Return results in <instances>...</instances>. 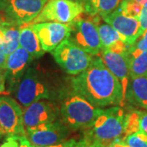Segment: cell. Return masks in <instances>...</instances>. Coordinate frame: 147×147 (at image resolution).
Returning a JSON list of instances; mask_svg holds the SVG:
<instances>
[{"label": "cell", "instance_id": "obj_22", "mask_svg": "<svg viewBox=\"0 0 147 147\" xmlns=\"http://www.w3.org/2000/svg\"><path fill=\"white\" fill-rule=\"evenodd\" d=\"M143 5L132 0H122L119 8L127 16L139 19Z\"/></svg>", "mask_w": 147, "mask_h": 147}, {"label": "cell", "instance_id": "obj_4", "mask_svg": "<svg viewBox=\"0 0 147 147\" xmlns=\"http://www.w3.org/2000/svg\"><path fill=\"white\" fill-rule=\"evenodd\" d=\"M14 94L24 107L38 100H52L56 96L55 90L45 76L38 69L31 66L24 74Z\"/></svg>", "mask_w": 147, "mask_h": 147}, {"label": "cell", "instance_id": "obj_35", "mask_svg": "<svg viewBox=\"0 0 147 147\" xmlns=\"http://www.w3.org/2000/svg\"><path fill=\"white\" fill-rule=\"evenodd\" d=\"M7 7V0H0V11H5Z\"/></svg>", "mask_w": 147, "mask_h": 147}, {"label": "cell", "instance_id": "obj_24", "mask_svg": "<svg viewBox=\"0 0 147 147\" xmlns=\"http://www.w3.org/2000/svg\"><path fill=\"white\" fill-rule=\"evenodd\" d=\"M138 20H139V23H140L139 35L141 37L147 30V3H146L142 7V11H141V14H140Z\"/></svg>", "mask_w": 147, "mask_h": 147}, {"label": "cell", "instance_id": "obj_8", "mask_svg": "<svg viewBox=\"0 0 147 147\" xmlns=\"http://www.w3.org/2000/svg\"><path fill=\"white\" fill-rule=\"evenodd\" d=\"M0 127L8 137L26 136L23 111L17 101L8 96H0Z\"/></svg>", "mask_w": 147, "mask_h": 147}, {"label": "cell", "instance_id": "obj_15", "mask_svg": "<svg viewBox=\"0 0 147 147\" xmlns=\"http://www.w3.org/2000/svg\"><path fill=\"white\" fill-rule=\"evenodd\" d=\"M100 53V58L102 59L106 67L120 82L123 91V96L125 99L127 88L130 79L129 65L127 52L115 53L108 50H101Z\"/></svg>", "mask_w": 147, "mask_h": 147}, {"label": "cell", "instance_id": "obj_38", "mask_svg": "<svg viewBox=\"0 0 147 147\" xmlns=\"http://www.w3.org/2000/svg\"><path fill=\"white\" fill-rule=\"evenodd\" d=\"M3 134H4V132H3V129H2V128H1V127H0V137H1Z\"/></svg>", "mask_w": 147, "mask_h": 147}, {"label": "cell", "instance_id": "obj_36", "mask_svg": "<svg viewBox=\"0 0 147 147\" xmlns=\"http://www.w3.org/2000/svg\"><path fill=\"white\" fill-rule=\"evenodd\" d=\"M132 1L136 2L137 3H140V4H142V5H144L146 3H147V0H132Z\"/></svg>", "mask_w": 147, "mask_h": 147}, {"label": "cell", "instance_id": "obj_5", "mask_svg": "<svg viewBox=\"0 0 147 147\" xmlns=\"http://www.w3.org/2000/svg\"><path fill=\"white\" fill-rule=\"evenodd\" d=\"M93 17L92 21L79 16L69 23L71 30L68 39L84 52L96 56L100 53L102 47L96 24L98 16Z\"/></svg>", "mask_w": 147, "mask_h": 147}, {"label": "cell", "instance_id": "obj_20", "mask_svg": "<svg viewBox=\"0 0 147 147\" xmlns=\"http://www.w3.org/2000/svg\"><path fill=\"white\" fill-rule=\"evenodd\" d=\"M127 54L130 78L147 77V51H139L129 46Z\"/></svg>", "mask_w": 147, "mask_h": 147}, {"label": "cell", "instance_id": "obj_23", "mask_svg": "<svg viewBox=\"0 0 147 147\" xmlns=\"http://www.w3.org/2000/svg\"><path fill=\"white\" fill-rule=\"evenodd\" d=\"M123 141L128 147H147V133L138 131L127 136Z\"/></svg>", "mask_w": 147, "mask_h": 147}, {"label": "cell", "instance_id": "obj_21", "mask_svg": "<svg viewBox=\"0 0 147 147\" xmlns=\"http://www.w3.org/2000/svg\"><path fill=\"white\" fill-rule=\"evenodd\" d=\"M120 0H86L84 9L92 16L105 17L119 7Z\"/></svg>", "mask_w": 147, "mask_h": 147}, {"label": "cell", "instance_id": "obj_11", "mask_svg": "<svg viewBox=\"0 0 147 147\" xmlns=\"http://www.w3.org/2000/svg\"><path fill=\"white\" fill-rule=\"evenodd\" d=\"M68 129L62 121L56 120L29 130L26 135L34 146H47L65 142L69 136Z\"/></svg>", "mask_w": 147, "mask_h": 147}, {"label": "cell", "instance_id": "obj_16", "mask_svg": "<svg viewBox=\"0 0 147 147\" xmlns=\"http://www.w3.org/2000/svg\"><path fill=\"white\" fill-rule=\"evenodd\" d=\"M98 32L101 42V50H108L115 53H125L129 45L113 27L108 24L98 26Z\"/></svg>", "mask_w": 147, "mask_h": 147}, {"label": "cell", "instance_id": "obj_12", "mask_svg": "<svg viewBox=\"0 0 147 147\" xmlns=\"http://www.w3.org/2000/svg\"><path fill=\"white\" fill-rule=\"evenodd\" d=\"M58 114L57 105L52 100L46 99L35 101L25 107L23 121L26 132L39 125L57 120Z\"/></svg>", "mask_w": 147, "mask_h": 147}, {"label": "cell", "instance_id": "obj_19", "mask_svg": "<svg viewBox=\"0 0 147 147\" xmlns=\"http://www.w3.org/2000/svg\"><path fill=\"white\" fill-rule=\"evenodd\" d=\"M0 30L3 34L4 51L6 55L8 57L11 53L16 51L20 47L21 26L13 21L1 20Z\"/></svg>", "mask_w": 147, "mask_h": 147}, {"label": "cell", "instance_id": "obj_27", "mask_svg": "<svg viewBox=\"0 0 147 147\" xmlns=\"http://www.w3.org/2000/svg\"><path fill=\"white\" fill-rule=\"evenodd\" d=\"M138 127L139 131L147 133V111L138 110Z\"/></svg>", "mask_w": 147, "mask_h": 147}, {"label": "cell", "instance_id": "obj_31", "mask_svg": "<svg viewBox=\"0 0 147 147\" xmlns=\"http://www.w3.org/2000/svg\"><path fill=\"white\" fill-rule=\"evenodd\" d=\"M106 147H128V146L123 139L119 138V139H117L115 141L111 142Z\"/></svg>", "mask_w": 147, "mask_h": 147}, {"label": "cell", "instance_id": "obj_29", "mask_svg": "<svg viewBox=\"0 0 147 147\" xmlns=\"http://www.w3.org/2000/svg\"><path fill=\"white\" fill-rule=\"evenodd\" d=\"M20 143L18 137H8L6 141L0 147H19Z\"/></svg>", "mask_w": 147, "mask_h": 147}, {"label": "cell", "instance_id": "obj_7", "mask_svg": "<svg viewBox=\"0 0 147 147\" xmlns=\"http://www.w3.org/2000/svg\"><path fill=\"white\" fill-rule=\"evenodd\" d=\"M84 11V6L73 0H49L32 22L36 24L52 21L69 24Z\"/></svg>", "mask_w": 147, "mask_h": 147}, {"label": "cell", "instance_id": "obj_18", "mask_svg": "<svg viewBox=\"0 0 147 147\" xmlns=\"http://www.w3.org/2000/svg\"><path fill=\"white\" fill-rule=\"evenodd\" d=\"M20 47L27 51L34 59L41 57L45 53L32 25L21 26Z\"/></svg>", "mask_w": 147, "mask_h": 147}, {"label": "cell", "instance_id": "obj_13", "mask_svg": "<svg viewBox=\"0 0 147 147\" xmlns=\"http://www.w3.org/2000/svg\"><path fill=\"white\" fill-rule=\"evenodd\" d=\"M49 0H7L5 13L19 26L32 22L40 14Z\"/></svg>", "mask_w": 147, "mask_h": 147}, {"label": "cell", "instance_id": "obj_34", "mask_svg": "<svg viewBox=\"0 0 147 147\" xmlns=\"http://www.w3.org/2000/svg\"><path fill=\"white\" fill-rule=\"evenodd\" d=\"M88 145V142L85 140V138H83L82 140H80L79 142H77L76 145L74 147H86Z\"/></svg>", "mask_w": 147, "mask_h": 147}, {"label": "cell", "instance_id": "obj_33", "mask_svg": "<svg viewBox=\"0 0 147 147\" xmlns=\"http://www.w3.org/2000/svg\"><path fill=\"white\" fill-rule=\"evenodd\" d=\"M86 140V139H85ZM86 147H105L102 143L97 142V141H94V142H88V145Z\"/></svg>", "mask_w": 147, "mask_h": 147}, {"label": "cell", "instance_id": "obj_3", "mask_svg": "<svg viewBox=\"0 0 147 147\" xmlns=\"http://www.w3.org/2000/svg\"><path fill=\"white\" fill-rule=\"evenodd\" d=\"M103 110L92 105L78 94L65 99L60 109L61 121L70 129H88L93 125Z\"/></svg>", "mask_w": 147, "mask_h": 147}, {"label": "cell", "instance_id": "obj_10", "mask_svg": "<svg viewBox=\"0 0 147 147\" xmlns=\"http://www.w3.org/2000/svg\"><path fill=\"white\" fill-rule=\"evenodd\" d=\"M31 25L45 53H52L61 42L68 39L71 30L69 24L59 22L49 21Z\"/></svg>", "mask_w": 147, "mask_h": 147}, {"label": "cell", "instance_id": "obj_9", "mask_svg": "<svg viewBox=\"0 0 147 147\" xmlns=\"http://www.w3.org/2000/svg\"><path fill=\"white\" fill-rule=\"evenodd\" d=\"M34 58L19 47L7 57L5 71L7 94L15 93L18 85Z\"/></svg>", "mask_w": 147, "mask_h": 147}, {"label": "cell", "instance_id": "obj_32", "mask_svg": "<svg viewBox=\"0 0 147 147\" xmlns=\"http://www.w3.org/2000/svg\"><path fill=\"white\" fill-rule=\"evenodd\" d=\"M18 140H19V143H20V146L19 147H33L31 143L29 141V139L27 138L26 136L18 137Z\"/></svg>", "mask_w": 147, "mask_h": 147}, {"label": "cell", "instance_id": "obj_30", "mask_svg": "<svg viewBox=\"0 0 147 147\" xmlns=\"http://www.w3.org/2000/svg\"><path fill=\"white\" fill-rule=\"evenodd\" d=\"M7 93L6 92V81L5 71L0 69V94Z\"/></svg>", "mask_w": 147, "mask_h": 147}, {"label": "cell", "instance_id": "obj_37", "mask_svg": "<svg viewBox=\"0 0 147 147\" xmlns=\"http://www.w3.org/2000/svg\"><path fill=\"white\" fill-rule=\"evenodd\" d=\"M73 1H75V2H77V3H79L83 4L84 6V4H85V3H86V0H73Z\"/></svg>", "mask_w": 147, "mask_h": 147}, {"label": "cell", "instance_id": "obj_26", "mask_svg": "<svg viewBox=\"0 0 147 147\" xmlns=\"http://www.w3.org/2000/svg\"><path fill=\"white\" fill-rule=\"evenodd\" d=\"M131 48L139 51H147V30L142 35V38L131 45Z\"/></svg>", "mask_w": 147, "mask_h": 147}, {"label": "cell", "instance_id": "obj_2", "mask_svg": "<svg viewBox=\"0 0 147 147\" xmlns=\"http://www.w3.org/2000/svg\"><path fill=\"white\" fill-rule=\"evenodd\" d=\"M125 128V113L119 106L103 110L93 125L88 128L84 138L88 142H97L105 147L117 139H123Z\"/></svg>", "mask_w": 147, "mask_h": 147}, {"label": "cell", "instance_id": "obj_17", "mask_svg": "<svg viewBox=\"0 0 147 147\" xmlns=\"http://www.w3.org/2000/svg\"><path fill=\"white\" fill-rule=\"evenodd\" d=\"M125 98L131 104L147 110V77L130 78Z\"/></svg>", "mask_w": 147, "mask_h": 147}, {"label": "cell", "instance_id": "obj_39", "mask_svg": "<svg viewBox=\"0 0 147 147\" xmlns=\"http://www.w3.org/2000/svg\"><path fill=\"white\" fill-rule=\"evenodd\" d=\"M1 20H3V19H1V18H0V21H1Z\"/></svg>", "mask_w": 147, "mask_h": 147}, {"label": "cell", "instance_id": "obj_14", "mask_svg": "<svg viewBox=\"0 0 147 147\" xmlns=\"http://www.w3.org/2000/svg\"><path fill=\"white\" fill-rule=\"evenodd\" d=\"M102 19L120 34L127 45L134 44L139 38V20L124 14L119 7Z\"/></svg>", "mask_w": 147, "mask_h": 147}, {"label": "cell", "instance_id": "obj_25", "mask_svg": "<svg viewBox=\"0 0 147 147\" xmlns=\"http://www.w3.org/2000/svg\"><path fill=\"white\" fill-rule=\"evenodd\" d=\"M7 61V56L6 55L5 51H4L3 34L0 30V69L3 71H6Z\"/></svg>", "mask_w": 147, "mask_h": 147}, {"label": "cell", "instance_id": "obj_6", "mask_svg": "<svg viewBox=\"0 0 147 147\" xmlns=\"http://www.w3.org/2000/svg\"><path fill=\"white\" fill-rule=\"evenodd\" d=\"M53 58L65 73L70 75H78L88 68L93 57L84 52L77 45L65 40L53 52Z\"/></svg>", "mask_w": 147, "mask_h": 147}, {"label": "cell", "instance_id": "obj_28", "mask_svg": "<svg viewBox=\"0 0 147 147\" xmlns=\"http://www.w3.org/2000/svg\"><path fill=\"white\" fill-rule=\"evenodd\" d=\"M76 143L77 142L75 140L71 139V140L65 141V142L58 143L56 145H53V146H34V145H32V146L33 147H74Z\"/></svg>", "mask_w": 147, "mask_h": 147}, {"label": "cell", "instance_id": "obj_1", "mask_svg": "<svg viewBox=\"0 0 147 147\" xmlns=\"http://www.w3.org/2000/svg\"><path fill=\"white\" fill-rule=\"evenodd\" d=\"M71 88L75 94L97 108L122 105L124 100L120 82L100 57H95L88 68L71 79Z\"/></svg>", "mask_w": 147, "mask_h": 147}]
</instances>
